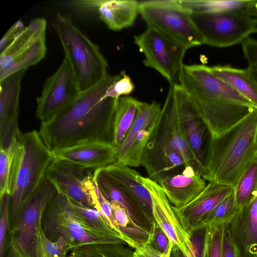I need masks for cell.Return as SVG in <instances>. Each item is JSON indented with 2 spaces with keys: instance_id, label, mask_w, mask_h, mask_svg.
I'll use <instances>...</instances> for the list:
<instances>
[{
  "instance_id": "obj_1",
  "label": "cell",
  "mask_w": 257,
  "mask_h": 257,
  "mask_svg": "<svg viewBox=\"0 0 257 257\" xmlns=\"http://www.w3.org/2000/svg\"><path fill=\"white\" fill-rule=\"evenodd\" d=\"M116 75L81 92L69 106L50 121L41 123L39 133L53 152L82 144L101 142L112 145L115 115L119 98L107 96Z\"/></svg>"
},
{
  "instance_id": "obj_2",
  "label": "cell",
  "mask_w": 257,
  "mask_h": 257,
  "mask_svg": "<svg viewBox=\"0 0 257 257\" xmlns=\"http://www.w3.org/2000/svg\"><path fill=\"white\" fill-rule=\"evenodd\" d=\"M180 84L196 105L210 137L229 129L255 107L203 65L184 64Z\"/></svg>"
},
{
  "instance_id": "obj_3",
  "label": "cell",
  "mask_w": 257,
  "mask_h": 257,
  "mask_svg": "<svg viewBox=\"0 0 257 257\" xmlns=\"http://www.w3.org/2000/svg\"><path fill=\"white\" fill-rule=\"evenodd\" d=\"M257 156V108L233 126L210 137L202 178L235 187L239 177Z\"/></svg>"
},
{
  "instance_id": "obj_4",
  "label": "cell",
  "mask_w": 257,
  "mask_h": 257,
  "mask_svg": "<svg viewBox=\"0 0 257 257\" xmlns=\"http://www.w3.org/2000/svg\"><path fill=\"white\" fill-rule=\"evenodd\" d=\"M53 160L39 131L21 133L13 161L10 195V223L39 187Z\"/></svg>"
},
{
  "instance_id": "obj_5",
  "label": "cell",
  "mask_w": 257,
  "mask_h": 257,
  "mask_svg": "<svg viewBox=\"0 0 257 257\" xmlns=\"http://www.w3.org/2000/svg\"><path fill=\"white\" fill-rule=\"evenodd\" d=\"M54 28L81 92L94 87L109 75L107 62L98 46L69 18L57 15Z\"/></svg>"
},
{
  "instance_id": "obj_6",
  "label": "cell",
  "mask_w": 257,
  "mask_h": 257,
  "mask_svg": "<svg viewBox=\"0 0 257 257\" xmlns=\"http://www.w3.org/2000/svg\"><path fill=\"white\" fill-rule=\"evenodd\" d=\"M42 227L46 236L52 241L63 237L70 250L90 244H127L120 238L105 236L85 225L74 213L68 198L58 193L44 212Z\"/></svg>"
},
{
  "instance_id": "obj_7",
  "label": "cell",
  "mask_w": 257,
  "mask_h": 257,
  "mask_svg": "<svg viewBox=\"0 0 257 257\" xmlns=\"http://www.w3.org/2000/svg\"><path fill=\"white\" fill-rule=\"evenodd\" d=\"M139 12L147 24L163 33L187 50L204 44L191 13L180 1L139 2Z\"/></svg>"
},
{
  "instance_id": "obj_8",
  "label": "cell",
  "mask_w": 257,
  "mask_h": 257,
  "mask_svg": "<svg viewBox=\"0 0 257 257\" xmlns=\"http://www.w3.org/2000/svg\"><path fill=\"white\" fill-rule=\"evenodd\" d=\"M57 193L45 177L26 201L15 219L10 223V247L24 257H36L35 236L42 224L44 212Z\"/></svg>"
},
{
  "instance_id": "obj_9",
  "label": "cell",
  "mask_w": 257,
  "mask_h": 257,
  "mask_svg": "<svg viewBox=\"0 0 257 257\" xmlns=\"http://www.w3.org/2000/svg\"><path fill=\"white\" fill-rule=\"evenodd\" d=\"M204 44L226 47L241 43L253 33L255 18L245 11L191 13Z\"/></svg>"
},
{
  "instance_id": "obj_10",
  "label": "cell",
  "mask_w": 257,
  "mask_h": 257,
  "mask_svg": "<svg viewBox=\"0 0 257 257\" xmlns=\"http://www.w3.org/2000/svg\"><path fill=\"white\" fill-rule=\"evenodd\" d=\"M134 42L145 56V66L157 71L170 84H180L186 49L151 27L135 36Z\"/></svg>"
},
{
  "instance_id": "obj_11",
  "label": "cell",
  "mask_w": 257,
  "mask_h": 257,
  "mask_svg": "<svg viewBox=\"0 0 257 257\" xmlns=\"http://www.w3.org/2000/svg\"><path fill=\"white\" fill-rule=\"evenodd\" d=\"M47 21L37 18L25 26L16 39L0 53V80L37 64L47 52Z\"/></svg>"
},
{
  "instance_id": "obj_12",
  "label": "cell",
  "mask_w": 257,
  "mask_h": 257,
  "mask_svg": "<svg viewBox=\"0 0 257 257\" xmlns=\"http://www.w3.org/2000/svg\"><path fill=\"white\" fill-rule=\"evenodd\" d=\"M95 171L53 159L47 169L45 177L58 193L81 205L99 210Z\"/></svg>"
},
{
  "instance_id": "obj_13",
  "label": "cell",
  "mask_w": 257,
  "mask_h": 257,
  "mask_svg": "<svg viewBox=\"0 0 257 257\" xmlns=\"http://www.w3.org/2000/svg\"><path fill=\"white\" fill-rule=\"evenodd\" d=\"M81 91L68 59L64 58L56 71L46 80L37 98V117L47 122L72 104Z\"/></svg>"
},
{
  "instance_id": "obj_14",
  "label": "cell",
  "mask_w": 257,
  "mask_h": 257,
  "mask_svg": "<svg viewBox=\"0 0 257 257\" xmlns=\"http://www.w3.org/2000/svg\"><path fill=\"white\" fill-rule=\"evenodd\" d=\"M161 105L140 101L135 120L116 150V162L130 167L142 165L147 144L159 119Z\"/></svg>"
},
{
  "instance_id": "obj_15",
  "label": "cell",
  "mask_w": 257,
  "mask_h": 257,
  "mask_svg": "<svg viewBox=\"0 0 257 257\" xmlns=\"http://www.w3.org/2000/svg\"><path fill=\"white\" fill-rule=\"evenodd\" d=\"M137 178L151 195L155 222L167 235L173 246H177L186 257H194L195 253L191 235L183 227L161 187L156 181L143 177L140 174Z\"/></svg>"
},
{
  "instance_id": "obj_16",
  "label": "cell",
  "mask_w": 257,
  "mask_h": 257,
  "mask_svg": "<svg viewBox=\"0 0 257 257\" xmlns=\"http://www.w3.org/2000/svg\"><path fill=\"white\" fill-rule=\"evenodd\" d=\"M154 131L181 155L187 166L192 167L202 175L203 167L190 150L180 123L173 84H170L167 96Z\"/></svg>"
},
{
  "instance_id": "obj_17",
  "label": "cell",
  "mask_w": 257,
  "mask_h": 257,
  "mask_svg": "<svg viewBox=\"0 0 257 257\" xmlns=\"http://www.w3.org/2000/svg\"><path fill=\"white\" fill-rule=\"evenodd\" d=\"M27 70L0 80V148L6 149L17 141L22 133L18 126L21 82Z\"/></svg>"
},
{
  "instance_id": "obj_18",
  "label": "cell",
  "mask_w": 257,
  "mask_h": 257,
  "mask_svg": "<svg viewBox=\"0 0 257 257\" xmlns=\"http://www.w3.org/2000/svg\"><path fill=\"white\" fill-rule=\"evenodd\" d=\"M180 123L186 142L197 161L204 163L207 128L194 102L181 84H173Z\"/></svg>"
},
{
  "instance_id": "obj_19",
  "label": "cell",
  "mask_w": 257,
  "mask_h": 257,
  "mask_svg": "<svg viewBox=\"0 0 257 257\" xmlns=\"http://www.w3.org/2000/svg\"><path fill=\"white\" fill-rule=\"evenodd\" d=\"M142 165L149 178L158 183L188 167L182 157L153 131L143 153Z\"/></svg>"
},
{
  "instance_id": "obj_20",
  "label": "cell",
  "mask_w": 257,
  "mask_h": 257,
  "mask_svg": "<svg viewBox=\"0 0 257 257\" xmlns=\"http://www.w3.org/2000/svg\"><path fill=\"white\" fill-rule=\"evenodd\" d=\"M94 179L98 190L110 203H118L126 210L135 226L150 234L152 233L155 223L148 217L138 202L104 168L95 171Z\"/></svg>"
},
{
  "instance_id": "obj_21",
  "label": "cell",
  "mask_w": 257,
  "mask_h": 257,
  "mask_svg": "<svg viewBox=\"0 0 257 257\" xmlns=\"http://www.w3.org/2000/svg\"><path fill=\"white\" fill-rule=\"evenodd\" d=\"M234 189L231 186L209 182L192 201L181 208L173 206L174 209L184 228L191 235L203 217Z\"/></svg>"
},
{
  "instance_id": "obj_22",
  "label": "cell",
  "mask_w": 257,
  "mask_h": 257,
  "mask_svg": "<svg viewBox=\"0 0 257 257\" xmlns=\"http://www.w3.org/2000/svg\"><path fill=\"white\" fill-rule=\"evenodd\" d=\"M52 153L53 159L95 170L116 162V149L104 143H85Z\"/></svg>"
},
{
  "instance_id": "obj_23",
  "label": "cell",
  "mask_w": 257,
  "mask_h": 257,
  "mask_svg": "<svg viewBox=\"0 0 257 257\" xmlns=\"http://www.w3.org/2000/svg\"><path fill=\"white\" fill-rule=\"evenodd\" d=\"M83 9L96 11L107 27L119 31L132 27L139 12V1L134 0H87L72 2Z\"/></svg>"
},
{
  "instance_id": "obj_24",
  "label": "cell",
  "mask_w": 257,
  "mask_h": 257,
  "mask_svg": "<svg viewBox=\"0 0 257 257\" xmlns=\"http://www.w3.org/2000/svg\"><path fill=\"white\" fill-rule=\"evenodd\" d=\"M238 257H257V196L228 224Z\"/></svg>"
},
{
  "instance_id": "obj_25",
  "label": "cell",
  "mask_w": 257,
  "mask_h": 257,
  "mask_svg": "<svg viewBox=\"0 0 257 257\" xmlns=\"http://www.w3.org/2000/svg\"><path fill=\"white\" fill-rule=\"evenodd\" d=\"M158 184L171 204L178 208L192 201L206 186L202 176L190 166L180 173L166 177Z\"/></svg>"
},
{
  "instance_id": "obj_26",
  "label": "cell",
  "mask_w": 257,
  "mask_h": 257,
  "mask_svg": "<svg viewBox=\"0 0 257 257\" xmlns=\"http://www.w3.org/2000/svg\"><path fill=\"white\" fill-rule=\"evenodd\" d=\"M104 169L140 204L148 217L155 223L152 202L147 189L138 179L140 173L130 167L115 163Z\"/></svg>"
},
{
  "instance_id": "obj_27",
  "label": "cell",
  "mask_w": 257,
  "mask_h": 257,
  "mask_svg": "<svg viewBox=\"0 0 257 257\" xmlns=\"http://www.w3.org/2000/svg\"><path fill=\"white\" fill-rule=\"evenodd\" d=\"M211 72L244 96L257 108V84L247 69L230 66L209 67Z\"/></svg>"
},
{
  "instance_id": "obj_28",
  "label": "cell",
  "mask_w": 257,
  "mask_h": 257,
  "mask_svg": "<svg viewBox=\"0 0 257 257\" xmlns=\"http://www.w3.org/2000/svg\"><path fill=\"white\" fill-rule=\"evenodd\" d=\"M139 102L131 96H123L119 98L114 121L112 141V145L116 149L135 120Z\"/></svg>"
},
{
  "instance_id": "obj_29",
  "label": "cell",
  "mask_w": 257,
  "mask_h": 257,
  "mask_svg": "<svg viewBox=\"0 0 257 257\" xmlns=\"http://www.w3.org/2000/svg\"><path fill=\"white\" fill-rule=\"evenodd\" d=\"M239 210L236 203L234 189L203 217L195 230L200 228H214L228 224Z\"/></svg>"
},
{
  "instance_id": "obj_30",
  "label": "cell",
  "mask_w": 257,
  "mask_h": 257,
  "mask_svg": "<svg viewBox=\"0 0 257 257\" xmlns=\"http://www.w3.org/2000/svg\"><path fill=\"white\" fill-rule=\"evenodd\" d=\"M255 1H180L181 5L191 13H219L245 11ZM248 14V13H247Z\"/></svg>"
},
{
  "instance_id": "obj_31",
  "label": "cell",
  "mask_w": 257,
  "mask_h": 257,
  "mask_svg": "<svg viewBox=\"0 0 257 257\" xmlns=\"http://www.w3.org/2000/svg\"><path fill=\"white\" fill-rule=\"evenodd\" d=\"M234 194L240 209L257 196V156L239 177L234 187Z\"/></svg>"
},
{
  "instance_id": "obj_32",
  "label": "cell",
  "mask_w": 257,
  "mask_h": 257,
  "mask_svg": "<svg viewBox=\"0 0 257 257\" xmlns=\"http://www.w3.org/2000/svg\"><path fill=\"white\" fill-rule=\"evenodd\" d=\"M68 200L76 216L85 225L105 236L121 238L110 226L100 211L95 209L83 206L69 199Z\"/></svg>"
},
{
  "instance_id": "obj_33",
  "label": "cell",
  "mask_w": 257,
  "mask_h": 257,
  "mask_svg": "<svg viewBox=\"0 0 257 257\" xmlns=\"http://www.w3.org/2000/svg\"><path fill=\"white\" fill-rule=\"evenodd\" d=\"M75 257H134V251L120 243L90 244L72 249Z\"/></svg>"
},
{
  "instance_id": "obj_34",
  "label": "cell",
  "mask_w": 257,
  "mask_h": 257,
  "mask_svg": "<svg viewBox=\"0 0 257 257\" xmlns=\"http://www.w3.org/2000/svg\"><path fill=\"white\" fill-rule=\"evenodd\" d=\"M35 251L36 257H65L70 246L62 237L55 241L46 236L42 227L39 226L35 236Z\"/></svg>"
},
{
  "instance_id": "obj_35",
  "label": "cell",
  "mask_w": 257,
  "mask_h": 257,
  "mask_svg": "<svg viewBox=\"0 0 257 257\" xmlns=\"http://www.w3.org/2000/svg\"><path fill=\"white\" fill-rule=\"evenodd\" d=\"M17 141L8 148H0V197L5 194L10 195L11 176Z\"/></svg>"
},
{
  "instance_id": "obj_36",
  "label": "cell",
  "mask_w": 257,
  "mask_h": 257,
  "mask_svg": "<svg viewBox=\"0 0 257 257\" xmlns=\"http://www.w3.org/2000/svg\"><path fill=\"white\" fill-rule=\"evenodd\" d=\"M134 89L135 85L131 77L124 71H122L116 75L115 80L107 89L106 95L111 97L119 98L131 94Z\"/></svg>"
},
{
  "instance_id": "obj_37",
  "label": "cell",
  "mask_w": 257,
  "mask_h": 257,
  "mask_svg": "<svg viewBox=\"0 0 257 257\" xmlns=\"http://www.w3.org/2000/svg\"><path fill=\"white\" fill-rule=\"evenodd\" d=\"M241 44L244 57L248 63L247 70L257 84V40L248 37Z\"/></svg>"
},
{
  "instance_id": "obj_38",
  "label": "cell",
  "mask_w": 257,
  "mask_h": 257,
  "mask_svg": "<svg viewBox=\"0 0 257 257\" xmlns=\"http://www.w3.org/2000/svg\"><path fill=\"white\" fill-rule=\"evenodd\" d=\"M10 195L4 194L0 197V257H3L6 246V236L8 227H10Z\"/></svg>"
},
{
  "instance_id": "obj_39",
  "label": "cell",
  "mask_w": 257,
  "mask_h": 257,
  "mask_svg": "<svg viewBox=\"0 0 257 257\" xmlns=\"http://www.w3.org/2000/svg\"><path fill=\"white\" fill-rule=\"evenodd\" d=\"M148 241L160 252L162 257H171L173 244L162 229L155 222L154 229Z\"/></svg>"
},
{
  "instance_id": "obj_40",
  "label": "cell",
  "mask_w": 257,
  "mask_h": 257,
  "mask_svg": "<svg viewBox=\"0 0 257 257\" xmlns=\"http://www.w3.org/2000/svg\"><path fill=\"white\" fill-rule=\"evenodd\" d=\"M208 227L200 228L191 233L195 254L194 257H202L205 240ZM171 257H186L181 250L177 246H173Z\"/></svg>"
},
{
  "instance_id": "obj_41",
  "label": "cell",
  "mask_w": 257,
  "mask_h": 257,
  "mask_svg": "<svg viewBox=\"0 0 257 257\" xmlns=\"http://www.w3.org/2000/svg\"><path fill=\"white\" fill-rule=\"evenodd\" d=\"M208 246V257H222L223 226L210 228Z\"/></svg>"
},
{
  "instance_id": "obj_42",
  "label": "cell",
  "mask_w": 257,
  "mask_h": 257,
  "mask_svg": "<svg viewBox=\"0 0 257 257\" xmlns=\"http://www.w3.org/2000/svg\"><path fill=\"white\" fill-rule=\"evenodd\" d=\"M25 26L21 21H17L9 28L0 41V53L4 51L23 31Z\"/></svg>"
},
{
  "instance_id": "obj_43",
  "label": "cell",
  "mask_w": 257,
  "mask_h": 257,
  "mask_svg": "<svg viewBox=\"0 0 257 257\" xmlns=\"http://www.w3.org/2000/svg\"><path fill=\"white\" fill-rule=\"evenodd\" d=\"M222 257H238L228 224L222 228Z\"/></svg>"
},
{
  "instance_id": "obj_44",
  "label": "cell",
  "mask_w": 257,
  "mask_h": 257,
  "mask_svg": "<svg viewBox=\"0 0 257 257\" xmlns=\"http://www.w3.org/2000/svg\"><path fill=\"white\" fill-rule=\"evenodd\" d=\"M134 249V257H162L160 252L150 241L137 246Z\"/></svg>"
},
{
  "instance_id": "obj_45",
  "label": "cell",
  "mask_w": 257,
  "mask_h": 257,
  "mask_svg": "<svg viewBox=\"0 0 257 257\" xmlns=\"http://www.w3.org/2000/svg\"><path fill=\"white\" fill-rule=\"evenodd\" d=\"M210 234V229L208 227L207 233L206 235L204 249L202 254V257H208V246H209V240Z\"/></svg>"
},
{
  "instance_id": "obj_46",
  "label": "cell",
  "mask_w": 257,
  "mask_h": 257,
  "mask_svg": "<svg viewBox=\"0 0 257 257\" xmlns=\"http://www.w3.org/2000/svg\"><path fill=\"white\" fill-rule=\"evenodd\" d=\"M7 257H24L18 253L16 252L11 248L9 249V253H8Z\"/></svg>"
},
{
  "instance_id": "obj_47",
  "label": "cell",
  "mask_w": 257,
  "mask_h": 257,
  "mask_svg": "<svg viewBox=\"0 0 257 257\" xmlns=\"http://www.w3.org/2000/svg\"><path fill=\"white\" fill-rule=\"evenodd\" d=\"M253 33H257V18H255V24Z\"/></svg>"
},
{
  "instance_id": "obj_48",
  "label": "cell",
  "mask_w": 257,
  "mask_h": 257,
  "mask_svg": "<svg viewBox=\"0 0 257 257\" xmlns=\"http://www.w3.org/2000/svg\"><path fill=\"white\" fill-rule=\"evenodd\" d=\"M68 257H75V256L71 255L70 256H68Z\"/></svg>"
}]
</instances>
